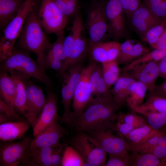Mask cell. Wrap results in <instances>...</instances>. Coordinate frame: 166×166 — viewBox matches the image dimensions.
<instances>
[{
  "instance_id": "6da1fadb",
  "label": "cell",
  "mask_w": 166,
  "mask_h": 166,
  "mask_svg": "<svg viewBox=\"0 0 166 166\" xmlns=\"http://www.w3.org/2000/svg\"><path fill=\"white\" fill-rule=\"evenodd\" d=\"M121 107L115 101L111 91L104 96L92 97L74 125L78 131L85 133L101 129L115 130L116 112Z\"/></svg>"
},
{
  "instance_id": "7a4b0ae2",
  "label": "cell",
  "mask_w": 166,
  "mask_h": 166,
  "mask_svg": "<svg viewBox=\"0 0 166 166\" xmlns=\"http://www.w3.org/2000/svg\"><path fill=\"white\" fill-rule=\"evenodd\" d=\"M30 52L15 47L11 54L0 61V69L7 72L13 77L33 78L46 87L53 89L54 84L37 61L30 55Z\"/></svg>"
},
{
  "instance_id": "3957f363",
  "label": "cell",
  "mask_w": 166,
  "mask_h": 166,
  "mask_svg": "<svg viewBox=\"0 0 166 166\" xmlns=\"http://www.w3.org/2000/svg\"><path fill=\"white\" fill-rule=\"evenodd\" d=\"M38 10L35 4L26 18L15 47L34 53L37 61L45 71V52L52 44L43 31L38 19Z\"/></svg>"
},
{
  "instance_id": "277c9868",
  "label": "cell",
  "mask_w": 166,
  "mask_h": 166,
  "mask_svg": "<svg viewBox=\"0 0 166 166\" xmlns=\"http://www.w3.org/2000/svg\"><path fill=\"white\" fill-rule=\"evenodd\" d=\"M82 17L79 8L74 15L70 31L65 38L66 59L63 63L65 71L73 65L83 62L89 51V44L84 35Z\"/></svg>"
},
{
  "instance_id": "5b68a950",
  "label": "cell",
  "mask_w": 166,
  "mask_h": 166,
  "mask_svg": "<svg viewBox=\"0 0 166 166\" xmlns=\"http://www.w3.org/2000/svg\"><path fill=\"white\" fill-rule=\"evenodd\" d=\"M35 4L36 0H26L17 14L3 30L0 40V61L10 55L14 49L26 18Z\"/></svg>"
},
{
  "instance_id": "8992f818",
  "label": "cell",
  "mask_w": 166,
  "mask_h": 166,
  "mask_svg": "<svg viewBox=\"0 0 166 166\" xmlns=\"http://www.w3.org/2000/svg\"><path fill=\"white\" fill-rule=\"evenodd\" d=\"M69 144L83 158V166H105L107 153L89 134L80 132L71 139Z\"/></svg>"
},
{
  "instance_id": "52a82bcc",
  "label": "cell",
  "mask_w": 166,
  "mask_h": 166,
  "mask_svg": "<svg viewBox=\"0 0 166 166\" xmlns=\"http://www.w3.org/2000/svg\"><path fill=\"white\" fill-rule=\"evenodd\" d=\"M84 68L83 62L76 64L71 66L61 78V101L64 108L63 115L59 119L61 123L69 125L74 123L70 108L75 90Z\"/></svg>"
},
{
  "instance_id": "ba28073f",
  "label": "cell",
  "mask_w": 166,
  "mask_h": 166,
  "mask_svg": "<svg viewBox=\"0 0 166 166\" xmlns=\"http://www.w3.org/2000/svg\"><path fill=\"white\" fill-rule=\"evenodd\" d=\"M37 14L42 27L48 34H56L63 30L67 23L68 18L60 12L53 0H42Z\"/></svg>"
},
{
  "instance_id": "9c48e42d",
  "label": "cell",
  "mask_w": 166,
  "mask_h": 166,
  "mask_svg": "<svg viewBox=\"0 0 166 166\" xmlns=\"http://www.w3.org/2000/svg\"><path fill=\"white\" fill-rule=\"evenodd\" d=\"M103 3L95 4L89 10L86 26L89 35V46L103 41L108 31V21Z\"/></svg>"
},
{
  "instance_id": "30bf717a",
  "label": "cell",
  "mask_w": 166,
  "mask_h": 166,
  "mask_svg": "<svg viewBox=\"0 0 166 166\" xmlns=\"http://www.w3.org/2000/svg\"><path fill=\"white\" fill-rule=\"evenodd\" d=\"M97 63L91 61L85 67L75 90L72 104V113L75 122L76 119L83 112L92 97L89 77Z\"/></svg>"
},
{
  "instance_id": "8fae6325",
  "label": "cell",
  "mask_w": 166,
  "mask_h": 166,
  "mask_svg": "<svg viewBox=\"0 0 166 166\" xmlns=\"http://www.w3.org/2000/svg\"><path fill=\"white\" fill-rule=\"evenodd\" d=\"M112 131L109 129H101L88 133L109 154L129 156V152L131 151L130 145L124 138L113 135Z\"/></svg>"
},
{
  "instance_id": "7c38bea8",
  "label": "cell",
  "mask_w": 166,
  "mask_h": 166,
  "mask_svg": "<svg viewBox=\"0 0 166 166\" xmlns=\"http://www.w3.org/2000/svg\"><path fill=\"white\" fill-rule=\"evenodd\" d=\"M32 140L26 138L16 142L2 141L0 144V165L17 166L26 156Z\"/></svg>"
},
{
  "instance_id": "4fadbf2b",
  "label": "cell",
  "mask_w": 166,
  "mask_h": 166,
  "mask_svg": "<svg viewBox=\"0 0 166 166\" xmlns=\"http://www.w3.org/2000/svg\"><path fill=\"white\" fill-rule=\"evenodd\" d=\"M108 31L115 39L125 36V20L123 10L118 0H107L104 5Z\"/></svg>"
},
{
  "instance_id": "5bb4252c",
  "label": "cell",
  "mask_w": 166,
  "mask_h": 166,
  "mask_svg": "<svg viewBox=\"0 0 166 166\" xmlns=\"http://www.w3.org/2000/svg\"><path fill=\"white\" fill-rule=\"evenodd\" d=\"M46 101L38 117V121L33 128L34 137L37 136L55 120L60 118L58 113L57 103L58 97L53 89L46 87Z\"/></svg>"
},
{
  "instance_id": "9a60e30c",
  "label": "cell",
  "mask_w": 166,
  "mask_h": 166,
  "mask_svg": "<svg viewBox=\"0 0 166 166\" xmlns=\"http://www.w3.org/2000/svg\"><path fill=\"white\" fill-rule=\"evenodd\" d=\"M158 62L152 61L141 64L124 72L144 85L149 92H153L159 75Z\"/></svg>"
},
{
  "instance_id": "2e32d148",
  "label": "cell",
  "mask_w": 166,
  "mask_h": 166,
  "mask_svg": "<svg viewBox=\"0 0 166 166\" xmlns=\"http://www.w3.org/2000/svg\"><path fill=\"white\" fill-rule=\"evenodd\" d=\"M59 119L49 126L32 140L28 150L31 151L45 147H54L58 145L60 141L65 133V130L58 123Z\"/></svg>"
},
{
  "instance_id": "e0dca14e",
  "label": "cell",
  "mask_w": 166,
  "mask_h": 166,
  "mask_svg": "<svg viewBox=\"0 0 166 166\" xmlns=\"http://www.w3.org/2000/svg\"><path fill=\"white\" fill-rule=\"evenodd\" d=\"M121 44L116 41H102L89 46L88 54L91 61L101 64L116 60Z\"/></svg>"
},
{
  "instance_id": "ac0fdd59",
  "label": "cell",
  "mask_w": 166,
  "mask_h": 166,
  "mask_svg": "<svg viewBox=\"0 0 166 166\" xmlns=\"http://www.w3.org/2000/svg\"><path fill=\"white\" fill-rule=\"evenodd\" d=\"M130 18L133 27L141 37L152 27L164 20L154 15L144 3L140 5Z\"/></svg>"
},
{
  "instance_id": "d6986e66",
  "label": "cell",
  "mask_w": 166,
  "mask_h": 166,
  "mask_svg": "<svg viewBox=\"0 0 166 166\" xmlns=\"http://www.w3.org/2000/svg\"><path fill=\"white\" fill-rule=\"evenodd\" d=\"M12 78L16 83L17 90L13 101V107L15 110H17L22 115L33 128L38 121V116L27 103L25 87L22 79Z\"/></svg>"
},
{
  "instance_id": "ffe728a7",
  "label": "cell",
  "mask_w": 166,
  "mask_h": 166,
  "mask_svg": "<svg viewBox=\"0 0 166 166\" xmlns=\"http://www.w3.org/2000/svg\"><path fill=\"white\" fill-rule=\"evenodd\" d=\"M22 80L24 85L27 103L38 117L45 104L46 98L42 88L34 84L31 78Z\"/></svg>"
},
{
  "instance_id": "44dd1931",
  "label": "cell",
  "mask_w": 166,
  "mask_h": 166,
  "mask_svg": "<svg viewBox=\"0 0 166 166\" xmlns=\"http://www.w3.org/2000/svg\"><path fill=\"white\" fill-rule=\"evenodd\" d=\"M118 79L110 90L115 102L122 107L135 86L136 81L125 72L121 73Z\"/></svg>"
},
{
  "instance_id": "7402d4cb",
  "label": "cell",
  "mask_w": 166,
  "mask_h": 166,
  "mask_svg": "<svg viewBox=\"0 0 166 166\" xmlns=\"http://www.w3.org/2000/svg\"><path fill=\"white\" fill-rule=\"evenodd\" d=\"M150 51L140 43L133 44L129 39L121 44L119 55L116 61L119 65L128 64Z\"/></svg>"
},
{
  "instance_id": "603a6c76",
  "label": "cell",
  "mask_w": 166,
  "mask_h": 166,
  "mask_svg": "<svg viewBox=\"0 0 166 166\" xmlns=\"http://www.w3.org/2000/svg\"><path fill=\"white\" fill-rule=\"evenodd\" d=\"M30 125L27 121L9 122L0 124V140L11 142L21 139Z\"/></svg>"
},
{
  "instance_id": "cb8c5ba5",
  "label": "cell",
  "mask_w": 166,
  "mask_h": 166,
  "mask_svg": "<svg viewBox=\"0 0 166 166\" xmlns=\"http://www.w3.org/2000/svg\"><path fill=\"white\" fill-rule=\"evenodd\" d=\"M53 148L45 147L28 150L21 163L28 166H51V157Z\"/></svg>"
},
{
  "instance_id": "d4e9b609",
  "label": "cell",
  "mask_w": 166,
  "mask_h": 166,
  "mask_svg": "<svg viewBox=\"0 0 166 166\" xmlns=\"http://www.w3.org/2000/svg\"><path fill=\"white\" fill-rule=\"evenodd\" d=\"M26 0H0V28L4 30Z\"/></svg>"
},
{
  "instance_id": "484cf974",
  "label": "cell",
  "mask_w": 166,
  "mask_h": 166,
  "mask_svg": "<svg viewBox=\"0 0 166 166\" xmlns=\"http://www.w3.org/2000/svg\"><path fill=\"white\" fill-rule=\"evenodd\" d=\"M9 73L5 70L0 69V95L3 100L13 108V103L17 93V86L14 80Z\"/></svg>"
},
{
  "instance_id": "4316f807",
  "label": "cell",
  "mask_w": 166,
  "mask_h": 166,
  "mask_svg": "<svg viewBox=\"0 0 166 166\" xmlns=\"http://www.w3.org/2000/svg\"><path fill=\"white\" fill-rule=\"evenodd\" d=\"M146 98L145 101L141 105L131 109L132 111H145L166 113V98L152 92H149Z\"/></svg>"
},
{
  "instance_id": "83f0119b",
  "label": "cell",
  "mask_w": 166,
  "mask_h": 166,
  "mask_svg": "<svg viewBox=\"0 0 166 166\" xmlns=\"http://www.w3.org/2000/svg\"><path fill=\"white\" fill-rule=\"evenodd\" d=\"M132 152L129 155L130 166H163L161 160L153 154Z\"/></svg>"
},
{
  "instance_id": "f1b7e54d",
  "label": "cell",
  "mask_w": 166,
  "mask_h": 166,
  "mask_svg": "<svg viewBox=\"0 0 166 166\" xmlns=\"http://www.w3.org/2000/svg\"><path fill=\"white\" fill-rule=\"evenodd\" d=\"M166 56V49H154L149 51L120 69L121 73L124 72L132 68L141 64L154 61L159 62Z\"/></svg>"
},
{
  "instance_id": "f546056e",
  "label": "cell",
  "mask_w": 166,
  "mask_h": 166,
  "mask_svg": "<svg viewBox=\"0 0 166 166\" xmlns=\"http://www.w3.org/2000/svg\"><path fill=\"white\" fill-rule=\"evenodd\" d=\"M159 131L153 129L146 124L134 129L124 138L130 145H136L155 134Z\"/></svg>"
},
{
  "instance_id": "4dcf8cb0",
  "label": "cell",
  "mask_w": 166,
  "mask_h": 166,
  "mask_svg": "<svg viewBox=\"0 0 166 166\" xmlns=\"http://www.w3.org/2000/svg\"><path fill=\"white\" fill-rule=\"evenodd\" d=\"M102 76L108 88H110L117 81L121 74L119 64L116 60L101 64Z\"/></svg>"
},
{
  "instance_id": "1f68e13d",
  "label": "cell",
  "mask_w": 166,
  "mask_h": 166,
  "mask_svg": "<svg viewBox=\"0 0 166 166\" xmlns=\"http://www.w3.org/2000/svg\"><path fill=\"white\" fill-rule=\"evenodd\" d=\"M135 113L143 116L147 124L155 130H162L166 127V113L145 111Z\"/></svg>"
},
{
  "instance_id": "d6a6232c",
  "label": "cell",
  "mask_w": 166,
  "mask_h": 166,
  "mask_svg": "<svg viewBox=\"0 0 166 166\" xmlns=\"http://www.w3.org/2000/svg\"><path fill=\"white\" fill-rule=\"evenodd\" d=\"M147 91V88L144 85L136 81L135 86L126 101V104L130 109L140 105L144 103Z\"/></svg>"
},
{
  "instance_id": "836d02e7",
  "label": "cell",
  "mask_w": 166,
  "mask_h": 166,
  "mask_svg": "<svg viewBox=\"0 0 166 166\" xmlns=\"http://www.w3.org/2000/svg\"><path fill=\"white\" fill-rule=\"evenodd\" d=\"M84 161L80 154L71 146L66 145L64 149L61 166H83Z\"/></svg>"
},
{
  "instance_id": "e575fe53",
  "label": "cell",
  "mask_w": 166,
  "mask_h": 166,
  "mask_svg": "<svg viewBox=\"0 0 166 166\" xmlns=\"http://www.w3.org/2000/svg\"><path fill=\"white\" fill-rule=\"evenodd\" d=\"M117 121L124 122L133 129L147 124L143 116L133 111L129 113L120 112L117 113Z\"/></svg>"
},
{
  "instance_id": "d590c367",
  "label": "cell",
  "mask_w": 166,
  "mask_h": 166,
  "mask_svg": "<svg viewBox=\"0 0 166 166\" xmlns=\"http://www.w3.org/2000/svg\"><path fill=\"white\" fill-rule=\"evenodd\" d=\"M166 20L150 28L141 37L143 41L153 47L164 30L166 27Z\"/></svg>"
},
{
  "instance_id": "8d00e7d4",
  "label": "cell",
  "mask_w": 166,
  "mask_h": 166,
  "mask_svg": "<svg viewBox=\"0 0 166 166\" xmlns=\"http://www.w3.org/2000/svg\"><path fill=\"white\" fill-rule=\"evenodd\" d=\"M57 39L53 44L47 50V54L50 55L58 59L63 63L66 59L65 52L64 40V32L63 30L56 34Z\"/></svg>"
},
{
  "instance_id": "74e56055",
  "label": "cell",
  "mask_w": 166,
  "mask_h": 166,
  "mask_svg": "<svg viewBox=\"0 0 166 166\" xmlns=\"http://www.w3.org/2000/svg\"><path fill=\"white\" fill-rule=\"evenodd\" d=\"M143 3L156 17L166 20V0H144Z\"/></svg>"
},
{
  "instance_id": "f35d334b",
  "label": "cell",
  "mask_w": 166,
  "mask_h": 166,
  "mask_svg": "<svg viewBox=\"0 0 166 166\" xmlns=\"http://www.w3.org/2000/svg\"><path fill=\"white\" fill-rule=\"evenodd\" d=\"M162 130L159 131L156 134L138 144L130 145V151L141 153H149L157 144Z\"/></svg>"
},
{
  "instance_id": "ab89813d",
  "label": "cell",
  "mask_w": 166,
  "mask_h": 166,
  "mask_svg": "<svg viewBox=\"0 0 166 166\" xmlns=\"http://www.w3.org/2000/svg\"><path fill=\"white\" fill-rule=\"evenodd\" d=\"M149 153L159 158L161 160L163 166H166V135L164 131L162 130L157 144Z\"/></svg>"
},
{
  "instance_id": "60d3db41",
  "label": "cell",
  "mask_w": 166,
  "mask_h": 166,
  "mask_svg": "<svg viewBox=\"0 0 166 166\" xmlns=\"http://www.w3.org/2000/svg\"><path fill=\"white\" fill-rule=\"evenodd\" d=\"M44 69L45 71L49 69L54 70L58 76L61 78L65 72L62 61L47 53L45 54Z\"/></svg>"
},
{
  "instance_id": "b9f144b4",
  "label": "cell",
  "mask_w": 166,
  "mask_h": 166,
  "mask_svg": "<svg viewBox=\"0 0 166 166\" xmlns=\"http://www.w3.org/2000/svg\"><path fill=\"white\" fill-rule=\"evenodd\" d=\"M0 113L8 117L12 121H26L25 118L19 115L12 107L0 97Z\"/></svg>"
},
{
  "instance_id": "7bdbcfd3",
  "label": "cell",
  "mask_w": 166,
  "mask_h": 166,
  "mask_svg": "<svg viewBox=\"0 0 166 166\" xmlns=\"http://www.w3.org/2000/svg\"><path fill=\"white\" fill-rule=\"evenodd\" d=\"M105 166H130L129 156L128 157H125L118 155L109 154V158Z\"/></svg>"
},
{
  "instance_id": "ee69618b",
  "label": "cell",
  "mask_w": 166,
  "mask_h": 166,
  "mask_svg": "<svg viewBox=\"0 0 166 166\" xmlns=\"http://www.w3.org/2000/svg\"><path fill=\"white\" fill-rule=\"evenodd\" d=\"M102 76L101 65L97 62L92 71L89 77V83L92 97L94 92L95 86L98 80Z\"/></svg>"
},
{
  "instance_id": "f6af8a7d",
  "label": "cell",
  "mask_w": 166,
  "mask_h": 166,
  "mask_svg": "<svg viewBox=\"0 0 166 166\" xmlns=\"http://www.w3.org/2000/svg\"><path fill=\"white\" fill-rule=\"evenodd\" d=\"M124 13L130 17L140 6L139 0H118Z\"/></svg>"
},
{
  "instance_id": "bcb514c9",
  "label": "cell",
  "mask_w": 166,
  "mask_h": 166,
  "mask_svg": "<svg viewBox=\"0 0 166 166\" xmlns=\"http://www.w3.org/2000/svg\"><path fill=\"white\" fill-rule=\"evenodd\" d=\"M66 145L60 143L53 148L51 157V166H61L62 153Z\"/></svg>"
},
{
  "instance_id": "7dc6e473",
  "label": "cell",
  "mask_w": 166,
  "mask_h": 166,
  "mask_svg": "<svg viewBox=\"0 0 166 166\" xmlns=\"http://www.w3.org/2000/svg\"><path fill=\"white\" fill-rule=\"evenodd\" d=\"M110 92L102 76L98 80L95 87L94 94L92 97H100L106 95Z\"/></svg>"
},
{
  "instance_id": "c3c4849f",
  "label": "cell",
  "mask_w": 166,
  "mask_h": 166,
  "mask_svg": "<svg viewBox=\"0 0 166 166\" xmlns=\"http://www.w3.org/2000/svg\"><path fill=\"white\" fill-rule=\"evenodd\" d=\"M153 92L159 96L166 98V81L156 85Z\"/></svg>"
},
{
  "instance_id": "681fc988",
  "label": "cell",
  "mask_w": 166,
  "mask_h": 166,
  "mask_svg": "<svg viewBox=\"0 0 166 166\" xmlns=\"http://www.w3.org/2000/svg\"><path fill=\"white\" fill-rule=\"evenodd\" d=\"M158 65L159 77L166 79V56L158 62Z\"/></svg>"
},
{
  "instance_id": "f907efd6",
  "label": "cell",
  "mask_w": 166,
  "mask_h": 166,
  "mask_svg": "<svg viewBox=\"0 0 166 166\" xmlns=\"http://www.w3.org/2000/svg\"><path fill=\"white\" fill-rule=\"evenodd\" d=\"M153 48L154 49H166V27Z\"/></svg>"
},
{
  "instance_id": "816d5d0a",
  "label": "cell",
  "mask_w": 166,
  "mask_h": 166,
  "mask_svg": "<svg viewBox=\"0 0 166 166\" xmlns=\"http://www.w3.org/2000/svg\"><path fill=\"white\" fill-rule=\"evenodd\" d=\"M165 127L166 128V127Z\"/></svg>"
}]
</instances>
